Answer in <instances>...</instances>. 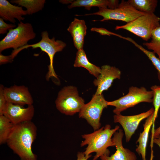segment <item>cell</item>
<instances>
[{"label":"cell","instance_id":"obj_1","mask_svg":"<svg viewBox=\"0 0 160 160\" xmlns=\"http://www.w3.org/2000/svg\"><path fill=\"white\" fill-rule=\"evenodd\" d=\"M37 134V127L32 121L14 125L6 143L21 160H37L32 150Z\"/></svg>","mask_w":160,"mask_h":160},{"label":"cell","instance_id":"obj_2","mask_svg":"<svg viewBox=\"0 0 160 160\" xmlns=\"http://www.w3.org/2000/svg\"><path fill=\"white\" fill-rule=\"evenodd\" d=\"M119 129V126L111 129L110 125L107 124L92 133L82 135L84 140L81 142V146L87 145L84 152L85 156H89L91 153L95 152L93 160H97L102 156H109L108 148L115 146L112 137Z\"/></svg>","mask_w":160,"mask_h":160},{"label":"cell","instance_id":"obj_3","mask_svg":"<svg viewBox=\"0 0 160 160\" xmlns=\"http://www.w3.org/2000/svg\"><path fill=\"white\" fill-rule=\"evenodd\" d=\"M41 39L39 42L33 44H28L16 50H13L10 55L13 60L21 51L29 47L33 49L39 48L42 51L46 52L48 56L50 64L48 66V71L46 76L47 80H49L52 77L58 79L53 67V61L54 55L58 52L62 51L66 46V44L59 40H55L54 37L50 39L47 31H42L41 35Z\"/></svg>","mask_w":160,"mask_h":160},{"label":"cell","instance_id":"obj_4","mask_svg":"<svg viewBox=\"0 0 160 160\" xmlns=\"http://www.w3.org/2000/svg\"><path fill=\"white\" fill-rule=\"evenodd\" d=\"M36 35L31 23L21 21L16 28L9 30L0 41V52L11 48L15 50L26 45L29 41L35 38Z\"/></svg>","mask_w":160,"mask_h":160},{"label":"cell","instance_id":"obj_5","mask_svg":"<svg viewBox=\"0 0 160 160\" xmlns=\"http://www.w3.org/2000/svg\"><path fill=\"white\" fill-rule=\"evenodd\" d=\"M153 96L152 90L148 91L143 87L139 88L132 86L129 88L126 95L115 100L107 101V103L108 106L115 107L113 112L118 114L140 103L153 102Z\"/></svg>","mask_w":160,"mask_h":160},{"label":"cell","instance_id":"obj_6","mask_svg":"<svg viewBox=\"0 0 160 160\" xmlns=\"http://www.w3.org/2000/svg\"><path fill=\"white\" fill-rule=\"evenodd\" d=\"M160 18L154 13L145 14L134 20L115 29L126 30L147 41L151 38L152 31L160 26Z\"/></svg>","mask_w":160,"mask_h":160},{"label":"cell","instance_id":"obj_7","mask_svg":"<svg viewBox=\"0 0 160 160\" xmlns=\"http://www.w3.org/2000/svg\"><path fill=\"white\" fill-rule=\"evenodd\" d=\"M55 103L60 112L69 116L79 113L85 104L77 88L71 86L65 87L59 92Z\"/></svg>","mask_w":160,"mask_h":160},{"label":"cell","instance_id":"obj_8","mask_svg":"<svg viewBox=\"0 0 160 160\" xmlns=\"http://www.w3.org/2000/svg\"><path fill=\"white\" fill-rule=\"evenodd\" d=\"M145 14L136 9L127 1L123 0L119 3L118 7L114 9L99 8L98 11L85 15L101 16L103 17L100 20L101 22L113 20L122 21L127 23Z\"/></svg>","mask_w":160,"mask_h":160},{"label":"cell","instance_id":"obj_9","mask_svg":"<svg viewBox=\"0 0 160 160\" xmlns=\"http://www.w3.org/2000/svg\"><path fill=\"white\" fill-rule=\"evenodd\" d=\"M107 101L102 94H95L91 100L84 106L79 113V117L86 119L94 131L99 129L103 111L108 106Z\"/></svg>","mask_w":160,"mask_h":160},{"label":"cell","instance_id":"obj_10","mask_svg":"<svg viewBox=\"0 0 160 160\" xmlns=\"http://www.w3.org/2000/svg\"><path fill=\"white\" fill-rule=\"evenodd\" d=\"M154 108H152L145 112L135 115L124 116L121 114H115L113 116L114 122L119 123L121 125L124 131L126 141L128 142L141 121L149 117L154 113Z\"/></svg>","mask_w":160,"mask_h":160},{"label":"cell","instance_id":"obj_11","mask_svg":"<svg viewBox=\"0 0 160 160\" xmlns=\"http://www.w3.org/2000/svg\"><path fill=\"white\" fill-rule=\"evenodd\" d=\"M35 108L33 105L23 106L7 102L4 109L3 115L14 125L31 121L34 114Z\"/></svg>","mask_w":160,"mask_h":160},{"label":"cell","instance_id":"obj_12","mask_svg":"<svg viewBox=\"0 0 160 160\" xmlns=\"http://www.w3.org/2000/svg\"><path fill=\"white\" fill-rule=\"evenodd\" d=\"M4 93L8 103L23 106L33 103V98L28 88L24 85L4 87Z\"/></svg>","mask_w":160,"mask_h":160},{"label":"cell","instance_id":"obj_13","mask_svg":"<svg viewBox=\"0 0 160 160\" xmlns=\"http://www.w3.org/2000/svg\"><path fill=\"white\" fill-rule=\"evenodd\" d=\"M121 74L120 70L115 67L108 65L102 66L100 75L93 81L94 85L97 87L95 94H102L103 91L108 90L114 79H120Z\"/></svg>","mask_w":160,"mask_h":160},{"label":"cell","instance_id":"obj_14","mask_svg":"<svg viewBox=\"0 0 160 160\" xmlns=\"http://www.w3.org/2000/svg\"><path fill=\"white\" fill-rule=\"evenodd\" d=\"M124 135L123 130L119 129L113 135L112 140L116 148L115 152L111 156H103L101 160H136L135 154L129 149L124 147L122 140Z\"/></svg>","mask_w":160,"mask_h":160},{"label":"cell","instance_id":"obj_15","mask_svg":"<svg viewBox=\"0 0 160 160\" xmlns=\"http://www.w3.org/2000/svg\"><path fill=\"white\" fill-rule=\"evenodd\" d=\"M27 15L26 10L22 7L13 5L7 0H0V17L4 20L15 24L17 20L19 22L24 20L23 16Z\"/></svg>","mask_w":160,"mask_h":160},{"label":"cell","instance_id":"obj_16","mask_svg":"<svg viewBox=\"0 0 160 160\" xmlns=\"http://www.w3.org/2000/svg\"><path fill=\"white\" fill-rule=\"evenodd\" d=\"M87 30L84 20L76 18L67 29L72 36L74 46L78 50L83 49Z\"/></svg>","mask_w":160,"mask_h":160},{"label":"cell","instance_id":"obj_17","mask_svg":"<svg viewBox=\"0 0 160 160\" xmlns=\"http://www.w3.org/2000/svg\"><path fill=\"white\" fill-rule=\"evenodd\" d=\"M71 3L68 7L69 9L84 7L88 10H90L92 7H96L99 8L113 9L117 6L115 0H77L71 1Z\"/></svg>","mask_w":160,"mask_h":160},{"label":"cell","instance_id":"obj_18","mask_svg":"<svg viewBox=\"0 0 160 160\" xmlns=\"http://www.w3.org/2000/svg\"><path fill=\"white\" fill-rule=\"evenodd\" d=\"M153 113L147 118L143 125V130L140 133L136 142L139 145L136 151L139 155L141 156L142 160H148L146 158V149L149 131L153 125Z\"/></svg>","mask_w":160,"mask_h":160},{"label":"cell","instance_id":"obj_19","mask_svg":"<svg viewBox=\"0 0 160 160\" xmlns=\"http://www.w3.org/2000/svg\"><path fill=\"white\" fill-rule=\"evenodd\" d=\"M73 66L75 67H82L85 68L90 74L96 78L100 73L101 68L89 62L83 49L77 51Z\"/></svg>","mask_w":160,"mask_h":160},{"label":"cell","instance_id":"obj_20","mask_svg":"<svg viewBox=\"0 0 160 160\" xmlns=\"http://www.w3.org/2000/svg\"><path fill=\"white\" fill-rule=\"evenodd\" d=\"M12 3L25 7L27 15H31L42 10L46 3L45 0H12Z\"/></svg>","mask_w":160,"mask_h":160},{"label":"cell","instance_id":"obj_21","mask_svg":"<svg viewBox=\"0 0 160 160\" xmlns=\"http://www.w3.org/2000/svg\"><path fill=\"white\" fill-rule=\"evenodd\" d=\"M135 9L145 14L154 13L157 6V0H129Z\"/></svg>","mask_w":160,"mask_h":160},{"label":"cell","instance_id":"obj_22","mask_svg":"<svg viewBox=\"0 0 160 160\" xmlns=\"http://www.w3.org/2000/svg\"><path fill=\"white\" fill-rule=\"evenodd\" d=\"M14 124L4 115H0V144L6 143Z\"/></svg>","mask_w":160,"mask_h":160},{"label":"cell","instance_id":"obj_23","mask_svg":"<svg viewBox=\"0 0 160 160\" xmlns=\"http://www.w3.org/2000/svg\"><path fill=\"white\" fill-rule=\"evenodd\" d=\"M151 38V40L149 42L144 43L143 44L148 49L156 54L160 59V26L152 31Z\"/></svg>","mask_w":160,"mask_h":160},{"label":"cell","instance_id":"obj_24","mask_svg":"<svg viewBox=\"0 0 160 160\" xmlns=\"http://www.w3.org/2000/svg\"><path fill=\"white\" fill-rule=\"evenodd\" d=\"M129 41L132 43L136 47L143 52L151 61L158 71V78L160 82V59L156 56L155 53L153 52L145 49L141 46L136 43L132 39H130Z\"/></svg>","mask_w":160,"mask_h":160},{"label":"cell","instance_id":"obj_25","mask_svg":"<svg viewBox=\"0 0 160 160\" xmlns=\"http://www.w3.org/2000/svg\"><path fill=\"white\" fill-rule=\"evenodd\" d=\"M151 89L153 92V105L154 111L153 115V123L152 132L154 131V124L157 117L158 112L160 107V86L154 85L151 86Z\"/></svg>","mask_w":160,"mask_h":160},{"label":"cell","instance_id":"obj_26","mask_svg":"<svg viewBox=\"0 0 160 160\" xmlns=\"http://www.w3.org/2000/svg\"><path fill=\"white\" fill-rule=\"evenodd\" d=\"M16 25L14 24H8L6 23L4 20L0 18V34H3L7 33L8 31L15 28Z\"/></svg>","mask_w":160,"mask_h":160},{"label":"cell","instance_id":"obj_27","mask_svg":"<svg viewBox=\"0 0 160 160\" xmlns=\"http://www.w3.org/2000/svg\"><path fill=\"white\" fill-rule=\"evenodd\" d=\"M4 87L2 84L0 86V115H3V113L7 103L4 93Z\"/></svg>","mask_w":160,"mask_h":160},{"label":"cell","instance_id":"obj_28","mask_svg":"<svg viewBox=\"0 0 160 160\" xmlns=\"http://www.w3.org/2000/svg\"><path fill=\"white\" fill-rule=\"evenodd\" d=\"M91 31H92L97 32L102 35H107L108 36H110L111 35H114L118 37H119L120 36L119 35L109 31L106 29L102 28H92L91 29Z\"/></svg>","mask_w":160,"mask_h":160},{"label":"cell","instance_id":"obj_29","mask_svg":"<svg viewBox=\"0 0 160 160\" xmlns=\"http://www.w3.org/2000/svg\"><path fill=\"white\" fill-rule=\"evenodd\" d=\"M13 60L10 55H4L1 53L0 54V64L1 65L11 62Z\"/></svg>","mask_w":160,"mask_h":160},{"label":"cell","instance_id":"obj_30","mask_svg":"<svg viewBox=\"0 0 160 160\" xmlns=\"http://www.w3.org/2000/svg\"><path fill=\"white\" fill-rule=\"evenodd\" d=\"M91 155L90 156L87 157L85 156L84 152H78L77 154V159L76 160H87L90 157Z\"/></svg>","mask_w":160,"mask_h":160},{"label":"cell","instance_id":"obj_31","mask_svg":"<svg viewBox=\"0 0 160 160\" xmlns=\"http://www.w3.org/2000/svg\"><path fill=\"white\" fill-rule=\"evenodd\" d=\"M151 145H153V143L157 144L160 148V135L157 137L151 139Z\"/></svg>","mask_w":160,"mask_h":160},{"label":"cell","instance_id":"obj_32","mask_svg":"<svg viewBox=\"0 0 160 160\" xmlns=\"http://www.w3.org/2000/svg\"><path fill=\"white\" fill-rule=\"evenodd\" d=\"M160 135V126L155 130L153 134L151 135V139L155 138Z\"/></svg>","mask_w":160,"mask_h":160}]
</instances>
